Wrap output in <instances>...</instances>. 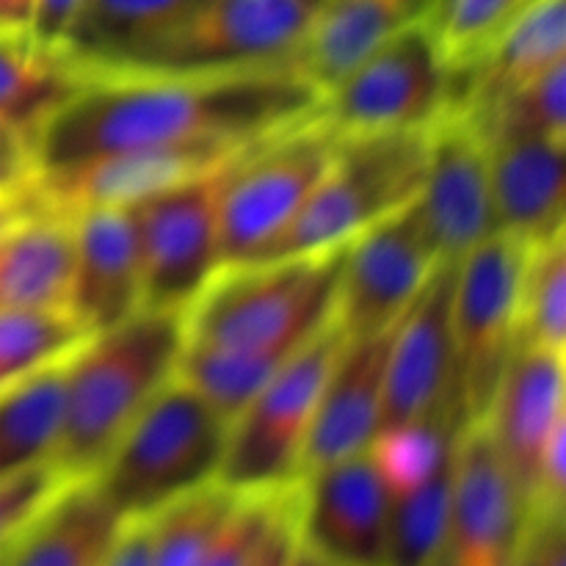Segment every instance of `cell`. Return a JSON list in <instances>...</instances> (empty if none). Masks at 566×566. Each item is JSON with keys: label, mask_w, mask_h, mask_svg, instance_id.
<instances>
[{"label": "cell", "mask_w": 566, "mask_h": 566, "mask_svg": "<svg viewBox=\"0 0 566 566\" xmlns=\"http://www.w3.org/2000/svg\"><path fill=\"white\" fill-rule=\"evenodd\" d=\"M318 111L321 94L293 70L88 75L36 133V175L130 149L249 147Z\"/></svg>", "instance_id": "1"}, {"label": "cell", "mask_w": 566, "mask_h": 566, "mask_svg": "<svg viewBox=\"0 0 566 566\" xmlns=\"http://www.w3.org/2000/svg\"><path fill=\"white\" fill-rule=\"evenodd\" d=\"M182 340V313L138 310L81 343L66 363L61 429L50 457L61 479L97 473L127 426L177 374Z\"/></svg>", "instance_id": "2"}, {"label": "cell", "mask_w": 566, "mask_h": 566, "mask_svg": "<svg viewBox=\"0 0 566 566\" xmlns=\"http://www.w3.org/2000/svg\"><path fill=\"white\" fill-rule=\"evenodd\" d=\"M343 249L221 269L182 315L186 346L285 359L335 318Z\"/></svg>", "instance_id": "3"}, {"label": "cell", "mask_w": 566, "mask_h": 566, "mask_svg": "<svg viewBox=\"0 0 566 566\" xmlns=\"http://www.w3.org/2000/svg\"><path fill=\"white\" fill-rule=\"evenodd\" d=\"M227 434L230 420L175 374L127 426L92 481L122 520H144L219 481Z\"/></svg>", "instance_id": "4"}, {"label": "cell", "mask_w": 566, "mask_h": 566, "mask_svg": "<svg viewBox=\"0 0 566 566\" xmlns=\"http://www.w3.org/2000/svg\"><path fill=\"white\" fill-rule=\"evenodd\" d=\"M429 133H337L329 164L307 202L254 263L335 252L412 202L423 180Z\"/></svg>", "instance_id": "5"}, {"label": "cell", "mask_w": 566, "mask_h": 566, "mask_svg": "<svg viewBox=\"0 0 566 566\" xmlns=\"http://www.w3.org/2000/svg\"><path fill=\"white\" fill-rule=\"evenodd\" d=\"M318 3L321 0H193L164 33L105 72L238 75L293 70V55Z\"/></svg>", "instance_id": "6"}, {"label": "cell", "mask_w": 566, "mask_h": 566, "mask_svg": "<svg viewBox=\"0 0 566 566\" xmlns=\"http://www.w3.org/2000/svg\"><path fill=\"white\" fill-rule=\"evenodd\" d=\"M343 340L346 332L332 318L230 420L219 484L238 495H274L298 484L321 387Z\"/></svg>", "instance_id": "7"}, {"label": "cell", "mask_w": 566, "mask_h": 566, "mask_svg": "<svg viewBox=\"0 0 566 566\" xmlns=\"http://www.w3.org/2000/svg\"><path fill=\"white\" fill-rule=\"evenodd\" d=\"M335 142L337 133L318 111L232 160L219 197L221 269L254 263L269 252L313 193Z\"/></svg>", "instance_id": "8"}, {"label": "cell", "mask_w": 566, "mask_h": 566, "mask_svg": "<svg viewBox=\"0 0 566 566\" xmlns=\"http://www.w3.org/2000/svg\"><path fill=\"white\" fill-rule=\"evenodd\" d=\"M525 249L495 232L453 263L451 335L457 403L464 426L484 423L517 348V293Z\"/></svg>", "instance_id": "9"}, {"label": "cell", "mask_w": 566, "mask_h": 566, "mask_svg": "<svg viewBox=\"0 0 566 566\" xmlns=\"http://www.w3.org/2000/svg\"><path fill=\"white\" fill-rule=\"evenodd\" d=\"M332 130L423 133L453 114V72L426 22L370 50L321 97Z\"/></svg>", "instance_id": "10"}, {"label": "cell", "mask_w": 566, "mask_h": 566, "mask_svg": "<svg viewBox=\"0 0 566 566\" xmlns=\"http://www.w3.org/2000/svg\"><path fill=\"white\" fill-rule=\"evenodd\" d=\"M232 160L160 188L127 208L142 263L144 310L186 315L193 298L219 274V197Z\"/></svg>", "instance_id": "11"}, {"label": "cell", "mask_w": 566, "mask_h": 566, "mask_svg": "<svg viewBox=\"0 0 566 566\" xmlns=\"http://www.w3.org/2000/svg\"><path fill=\"white\" fill-rule=\"evenodd\" d=\"M440 263L415 199L352 238L343 247L335 298V318L346 337L390 329Z\"/></svg>", "instance_id": "12"}, {"label": "cell", "mask_w": 566, "mask_h": 566, "mask_svg": "<svg viewBox=\"0 0 566 566\" xmlns=\"http://www.w3.org/2000/svg\"><path fill=\"white\" fill-rule=\"evenodd\" d=\"M534 512L481 423L453 446L446 539L434 566H512Z\"/></svg>", "instance_id": "13"}, {"label": "cell", "mask_w": 566, "mask_h": 566, "mask_svg": "<svg viewBox=\"0 0 566 566\" xmlns=\"http://www.w3.org/2000/svg\"><path fill=\"white\" fill-rule=\"evenodd\" d=\"M296 542L332 566H390V495L368 451L296 484Z\"/></svg>", "instance_id": "14"}, {"label": "cell", "mask_w": 566, "mask_h": 566, "mask_svg": "<svg viewBox=\"0 0 566 566\" xmlns=\"http://www.w3.org/2000/svg\"><path fill=\"white\" fill-rule=\"evenodd\" d=\"M451 280L453 263L437 265L390 329L381 429L437 418H451L464 429L453 370Z\"/></svg>", "instance_id": "15"}, {"label": "cell", "mask_w": 566, "mask_h": 566, "mask_svg": "<svg viewBox=\"0 0 566 566\" xmlns=\"http://www.w3.org/2000/svg\"><path fill=\"white\" fill-rule=\"evenodd\" d=\"M415 208L442 263H457L497 232L492 213L490 144L464 116L451 114L431 127Z\"/></svg>", "instance_id": "16"}, {"label": "cell", "mask_w": 566, "mask_h": 566, "mask_svg": "<svg viewBox=\"0 0 566 566\" xmlns=\"http://www.w3.org/2000/svg\"><path fill=\"white\" fill-rule=\"evenodd\" d=\"M564 398V352L517 343L481 423L531 512H536L542 453L566 426Z\"/></svg>", "instance_id": "17"}, {"label": "cell", "mask_w": 566, "mask_h": 566, "mask_svg": "<svg viewBox=\"0 0 566 566\" xmlns=\"http://www.w3.org/2000/svg\"><path fill=\"white\" fill-rule=\"evenodd\" d=\"M72 219V318L88 332L111 329L144 310L142 263L127 208H88Z\"/></svg>", "instance_id": "18"}, {"label": "cell", "mask_w": 566, "mask_h": 566, "mask_svg": "<svg viewBox=\"0 0 566 566\" xmlns=\"http://www.w3.org/2000/svg\"><path fill=\"white\" fill-rule=\"evenodd\" d=\"M390 329L343 340L321 387L298 481L313 470L365 453L379 434Z\"/></svg>", "instance_id": "19"}, {"label": "cell", "mask_w": 566, "mask_h": 566, "mask_svg": "<svg viewBox=\"0 0 566 566\" xmlns=\"http://www.w3.org/2000/svg\"><path fill=\"white\" fill-rule=\"evenodd\" d=\"M558 64H566V0H531L470 70L453 75V114L475 125Z\"/></svg>", "instance_id": "20"}, {"label": "cell", "mask_w": 566, "mask_h": 566, "mask_svg": "<svg viewBox=\"0 0 566 566\" xmlns=\"http://www.w3.org/2000/svg\"><path fill=\"white\" fill-rule=\"evenodd\" d=\"M495 230L523 247L566 232V144L520 138L490 144Z\"/></svg>", "instance_id": "21"}, {"label": "cell", "mask_w": 566, "mask_h": 566, "mask_svg": "<svg viewBox=\"0 0 566 566\" xmlns=\"http://www.w3.org/2000/svg\"><path fill=\"white\" fill-rule=\"evenodd\" d=\"M122 525L92 479L64 481L0 547V566H97Z\"/></svg>", "instance_id": "22"}, {"label": "cell", "mask_w": 566, "mask_h": 566, "mask_svg": "<svg viewBox=\"0 0 566 566\" xmlns=\"http://www.w3.org/2000/svg\"><path fill=\"white\" fill-rule=\"evenodd\" d=\"M431 0H321L293 55V70L324 97L352 66L420 22Z\"/></svg>", "instance_id": "23"}, {"label": "cell", "mask_w": 566, "mask_h": 566, "mask_svg": "<svg viewBox=\"0 0 566 566\" xmlns=\"http://www.w3.org/2000/svg\"><path fill=\"white\" fill-rule=\"evenodd\" d=\"M72 282V219L33 199L0 227V310H66Z\"/></svg>", "instance_id": "24"}, {"label": "cell", "mask_w": 566, "mask_h": 566, "mask_svg": "<svg viewBox=\"0 0 566 566\" xmlns=\"http://www.w3.org/2000/svg\"><path fill=\"white\" fill-rule=\"evenodd\" d=\"M86 77L61 48L39 44L31 33L0 31V116L31 142Z\"/></svg>", "instance_id": "25"}, {"label": "cell", "mask_w": 566, "mask_h": 566, "mask_svg": "<svg viewBox=\"0 0 566 566\" xmlns=\"http://www.w3.org/2000/svg\"><path fill=\"white\" fill-rule=\"evenodd\" d=\"M193 0H81L61 50L86 75L111 70L164 33Z\"/></svg>", "instance_id": "26"}, {"label": "cell", "mask_w": 566, "mask_h": 566, "mask_svg": "<svg viewBox=\"0 0 566 566\" xmlns=\"http://www.w3.org/2000/svg\"><path fill=\"white\" fill-rule=\"evenodd\" d=\"M66 363L70 357L0 390V479L53 457L64 407Z\"/></svg>", "instance_id": "27"}, {"label": "cell", "mask_w": 566, "mask_h": 566, "mask_svg": "<svg viewBox=\"0 0 566 566\" xmlns=\"http://www.w3.org/2000/svg\"><path fill=\"white\" fill-rule=\"evenodd\" d=\"M238 497V492L213 481L144 517L153 566H199Z\"/></svg>", "instance_id": "28"}, {"label": "cell", "mask_w": 566, "mask_h": 566, "mask_svg": "<svg viewBox=\"0 0 566 566\" xmlns=\"http://www.w3.org/2000/svg\"><path fill=\"white\" fill-rule=\"evenodd\" d=\"M462 426L451 418L418 420L381 429L368 446V457L390 501L434 479L453 457Z\"/></svg>", "instance_id": "29"}, {"label": "cell", "mask_w": 566, "mask_h": 566, "mask_svg": "<svg viewBox=\"0 0 566 566\" xmlns=\"http://www.w3.org/2000/svg\"><path fill=\"white\" fill-rule=\"evenodd\" d=\"M517 343L564 352L566 232L525 249L517 293Z\"/></svg>", "instance_id": "30"}, {"label": "cell", "mask_w": 566, "mask_h": 566, "mask_svg": "<svg viewBox=\"0 0 566 566\" xmlns=\"http://www.w3.org/2000/svg\"><path fill=\"white\" fill-rule=\"evenodd\" d=\"M86 337L64 310H0V390L72 357Z\"/></svg>", "instance_id": "31"}, {"label": "cell", "mask_w": 566, "mask_h": 566, "mask_svg": "<svg viewBox=\"0 0 566 566\" xmlns=\"http://www.w3.org/2000/svg\"><path fill=\"white\" fill-rule=\"evenodd\" d=\"M531 0H431L423 22L453 75L470 70Z\"/></svg>", "instance_id": "32"}, {"label": "cell", "mask_w": 566, "mask_h": 566, "mask_svg": "<svg viewBox=\"0 0 566 566\" xmlns=\"http://www.w3.org/2000/svg\"><path fill=\"white\" fill-rule=\"evenodd\" d=\"M475 127L486 144L520 138L566 144V64L553 66L528 86L503 97Z\"/></svg>", "instance_id": "33"}, {"label": "cell", "mask_w": 566, "mask_h": 566, "mask_svg": "<svg viewBox=\"0 0 566 566\" xmlns=\"http://www.w3.org/2000/svg\"><path fill=\"white\" fill-rule=\"evenodd\" d=\"M451 462L418 490L390 501V566H434L446 539Z\"/></svg>", "instance_id": "34"}, {"label": "cell", "mask_w": 566, "mask_h": 566, "mask_svg": "<svg viewBox=\"0 0 566 566\" xmlns=\"http://www.w3.org/2000/svg\"><path fill=\"white\" fill-rule=\"evenodd\" d=\"M64 481L50 462L0 479V547L61 490Z\"/></svg>", "instance_id": "35"}, {"label": "cell", "mask_w": 566, "mask_h": 566, "mask_svg": "<svg viewBox=\"0 0 566 566\" xmlns=\"http://www.w3.org/2000/svg\"><path fill=\"white\" fill-rule=\"evenodd\" d=\"M33 142L0 116V197H22L36 182Z\"/></svg>", "instance_id": "36"}, {"label": "cell", "mask_w": 566, "mask_h": 566, "mask_svg": "<svg viewBox=\"0 0 566 566\" xmlns=\"http://www.w3.org/2000/svg\"><path fill=\"white\" fill-rule=\"evenodd\" d=\"M512 566H566L564 509L534 512Z\"/></svg>", "instance_id": "37"}, {"label": "cell", "mask_w": 566, "mask_h": 566, "mask_svg": "<svg viewBox=\"0 0 566 566\" xmlns=\"http://www.w3.org/2000/svg\"><path fill=\"white\" fill-rule=\"evenodd\" d=\"M293 501H296V490H293L285 512L280 514V520H276L274 528L269 531L263 545L254 551V556L243 566H291L293 553H296V520H293Z\"/></svg>", "instance_id": "38"}, {"label": "cell", "mask_w": 566, "mask_h": 566, "mask_svg": "<svg viewBox=\"0 0 566 566\" xmlns=\"http://www.w3.org/2000/svg\"><path fill=\"white\" fill-rule=\"evenodd\" d=\"M97 566H153L147 523L144 520H125L119 536Z\"/></svg>", "instance_id": "39"}, {"label": "cell", "mask_w": 566, "mask_h": 566, "mask_svg": "<svg viewBox=\"0 0 566 566\" xmlns=\"http://www.w3.org/2000/svg\"><path fill=\"white\" fill-rule=\"evenodd\" d=\"M77 6H81V0H39L31 36L48 48H61V39H64L72 17H75Z\"/></svg>", "instance_id": "40"}, {"label": "cell", "mask_w": 566, "mask_h": 566, "mask_svg": "<svg viewBox=\"0 0 566 566\" xmlns=\"http://www.w3.org/2000/svg\"><path fill=\"white\" fill-rule=\"evenodd\" d=\"M39 0H0V31L31 33Z\"/></svg>", "instance_id": "41"}, {"label": "cell", "mask_w": 566, "mask_h": 566, "mask_svg": "<svg viewBox=\"0 0 566 566\" xmlns=\"http://www.w3.org/2000/svg\"><path fill=\"white\" fill-rule=\"evenodd\" d=\"M33 205V188L22 197H0V227H6L9 221H14L17 216L25 213Z\"/></svg>", "instance_id": "42"}, {"label": "cell", "mask_w": 566, "mask_h": 566, "mask_svg": "<svg viewBox=\"0 0 566 566\" xmlns=\"http://www.w3.org/2000/svg\"><path fill=\"white\" fill-rule=\"evenodd\" d=\"M291 566H332V564L321 562L318 556H313V553H307V551H304V547L296 542V553H293Z\"/></svg>", "instance_id": "43"}]
</instances>
